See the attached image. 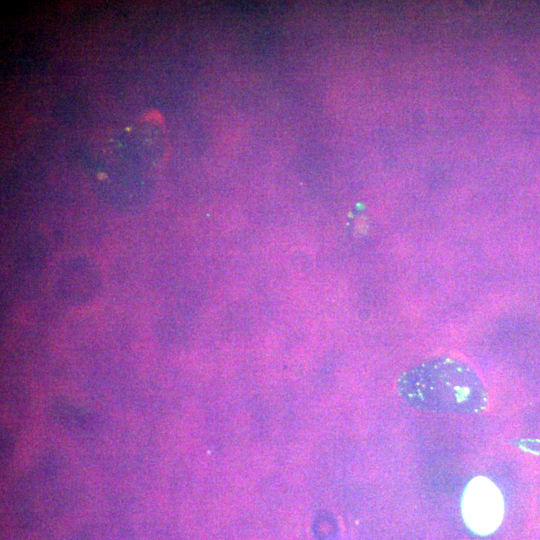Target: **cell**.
I'll use <instances>...</instances> for the list:
<instances>
[{
    "mask_svg": "<svg viewBox=\"0 0 540 540\" xmlns=\"http://www.w3.org/2000/svg\"><path fill=\"white\" fill-rule=\"evenodd\" d=\"M462 510L467 525L473 531L491 533L502 519V495L490 480L474 478L465 489Z\"/></svg>",
    "mask_w": 540,
    "mask_h": 540,
    "instance_id": "2",
    "label": "cell"
},
{
    "mask_svg": "<svg viewBox=\"0 0 540 540\" xmlns=\"http://www.w3.org/2000/svg\"><path fill=\"white\" fill-rule=\"evenodd\" d=\"M398 391L411 407L435 413L475 414L488 406L487 389L467 362L438 356L406 370Z\"/></svg>",
    "mask_w": 540,
    "mask_h": 540,
    "instance_id": "1",
    "label": "cell"
}]
</instances>
